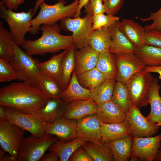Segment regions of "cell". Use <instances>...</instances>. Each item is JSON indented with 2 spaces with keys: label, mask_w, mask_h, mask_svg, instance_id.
<instances>
[{
  "label": "cell",
  "mask_w": 161,
  "mask_h": 161,
  "mask_svg": "<svg viewBox=\"0 0 161 161\" xmlns=\"http://www.w3.org/2000/svg\"><path fill=\"white\" fill-rule=\"evenodd\" d=\"M99 53L89 45L75 50V65L74 70L76 75L96 66Z\"/></svg>",
  "instance_id": "obj_20"
},
{
  "label": "cell",
  "mask_w": 161,
  "mask_h": 161,
  "mask_svg": "<svg viewBox=\"0 0 161 161\" xmlns=\"http://www.w3.org/2000/svg\"><path fill=\"white\" fill-rule=\"evenodd\" d=\"M18 79L16 73L10 62L0 58V82H6Z\"/></svg>",
  "instance_id": "obj_39"
},
{
  "label": "cell",
  "mask_w": 161,
  "mask_h": 161,
  "mask_svg": "<svg viewBox=\"0 0 161 161\" xmlns=\"http://www.w3.org/2000/svg\"><path fill=\"white\" fill-rule=\"evenodd\" d=\"M40 161H59V158L58 155L53 151H50L47 154L44 155Z\"/></svg>",
  "instance_id": "obj_45"
},
{
  "label": "cell",
  "mask_w": 161,
  "mask_h": 161,
  "mask_svg": "<svg viewBox=\"0 0 161 161\" xmlns=\"http://www.w3.org/2000/svg\"><path fill=\"white\" fill-rule=\"evenodd\" d=\"M102 0H89L84 6L86 14L93 15L104 13L105 10Z\"/></svg>",
  "instance_id": "obj_41"
},
{
  "label": "cell",
  "mask_w": 161,
  "mask_h": 161,
  "mask_svg": "<svg viewBox=\"0 0 161 161\" xmlns=\"http://www.w3.org/2000/svg\"><path fill=\"white\" fill-rule=\"evenodd\" d=\"M66 104L61 98L48 99L41 109L30 114L48 124H52L63 115Z\"/></svg>",
  "instance_id": "obj_19"
},
{
  "label": "cell",
  "mask_w": 161,
  "mask_h": 161,
  "mask_svg": "<svg viewBox=\"0 0 161 161\" xmlns=\"http://www.w3.org/2000/svg\"><path fill=\"white\" fill-rule=\"evenodd\" d=\"M87 142L82 147L94 161H114L112 150L108 142L101 141L100 144H97Z\"/></svg>",
  "instance_id": "obj_28"
},
{
  "label": "cell",
  "mask_w": 161,
  "mask_h": 161,
  "mask_svg": "<svg viewBox=\"0 0 161 161\" xmlns=\"http://www.w3.org/2000/svg\"><path fill=\"white\" fill-rule=\"evenodd\" d=\"M134 137L131 134L120 140L108 142L115 161H127L129 160Z\"/></svg>",
  "instance_id": "obj_31"
},
{
  "label": "cell",
  "mask_w": 161,
  "mask_h": 161,
  "mask_svg": "<svg viewBox=\"0 0 161 161\" xmlns=\"http://www.w3.org/2000/svg\"><path fill=\"white\" fill-rule=\"evenodd\" d=\"M161 86L155 78L151 86L149 95L148 104L150 105V111L145 117L151 122L161 126V97L159 91Z\"/></svg>",
  "instance_id": "obj_24"
},
{
  "label": "cell",
  "mask_w": 161,
  "mask_h": 161,
  "mask_svg": "<svg viewBox=\"0 0 161 161\" xmlns=\"http://www.w3.org/2000/svg\"><path fill=\"white\" fill-rule=\"evenodd\" d=\"M104 0H102L103 1Z\"/></svg>",
  "instance_id": "obj_55"
},
{
  "label": "cell",
  "mask_w": 161,
  "mask_h": 161,
  "mask_svg": "<svg viewBox=\"0 0 161 161\" xmlns=\"http://www.w3.org/2000/svg\"><path fill=\"white\" fill-rule=\"evenodd\" d=\"M14 48V55L9 62L16 73L18 79L37 87V77L39 73L37 66L38 61L15 43Z\"/></svg>",
  "instance_id": "obj_5"
},
{
  "label": "cell",
  "mask_w": 161,
  "mask_h": 161,
  "mask_svg": "<svg viewBox=\"0 0 161 161\" xmlns=\"http://www.w3.org/2000/svg\"><path fill=\"white\" fill-rule=\"evenodd\" d=\"M143 22L152 21L153 23L150 25H147L144 27L146 32L151 30H161V7L157 12L151 13L149 16L146 18L136 17Z\"/></svg>",
  "instance_id": "obj_40"
},
{
  "label": "cell",
  "mask_w": 161,
  "mask_h": 161,
  "mask_svg": "<svg viewBox=\"0 0 161 161\" xmlns=\"http://www.w3.org/2000/svg\"><path fill=\"white\" fill-rule=\"evenodd\" d=\"M134 54L147 66H161V47L145 44L135 47Z\"/></svg>",
  "instance_id": "obj_29"
},
{
  "label": "cell",
  "mask_w": 161,
  "mask_h": 161,
  "mask_svg": "<svg viewBox=\"0 0 161 161\" xmlns=\"http://www.w3.org/2000/svg\"><path fill=\"white\" fill-rule=\"evenodd\" d=\"M97 103L92 98L73 101L66 104L63 116L66 118L77 120L96 112Z\"/></svg>",
  "instance_id": "obj_17"
},
{
  "label": "cell",
  "mask_w": 161,
  "mask_h": 161,
  "mask_svg": "<svg viewBox=\"0 0 161 161\" xmlns=\"http://www.w3.org/2000/svg\"><path fill=\"white\" fill-rule=\"evenodd\" d=\"M89 0H79L78 4L76 9L74 18H77L80 16L81 9L83 7H84L85 4Z\"/></svg>",
  "instance_id": "obj_48"
},
{
  "label": "cell",
  "mask_w": 161,
  "mask_h": 161,
  "mask_svg": "<svg viewBox=\"0 0 161 161\" xmlns=\"http://www.w3.org/2000/svg\"><path fill=\"white\" fill-rule=\"evenodd\" d=\"M101 133V141L107 142L122 139L131 134L126 119L120 123H102Z\"/></svg>",
  "instance_id": "obj_22"
},
{
  "label": "cell",
  "mask_w": 161,
  "mask_h": 161,
  "mask_svg": "<svg viewBox=\"0 0 161 161\" xmlns=\"http://www.w3.org/2000/svg\"><path fill=\"white\" fill-rule=\"evenodd\" d=\"M120 21H115L108 28L112 38L108 50L115 55L124 53L134 54L135 47L120 30Z\"/></svg>",
  "instance_id": "obj_16"
},
{
  "label": "cell",
  "mask_w": 161,
  "mask_h": 161,
  "mask_svg": "<svg viewBox=\"0 0 161 161\" xmlns=\"http://www.w3.org/2000/svg\"><path fill=\"white\" fill-rule=\"evenodd\" d=\"M75 50L74 46L69 49L62 61L61 78L58 83L62 91L68 86L75 68Z\"/></svg>",
  "instance_id": "obj_30"
},
{
  "label": "cell",
  "mask_w": 161,
  "mask_h": 161,
  "mask_svg": "<svg viewBox=\"0 0 161 161\" xmlns=\"http://www.w3.org/2000/svg\"><path fill=\"white\" fill-rule=\"evenodd\" d=\"M151 73L143 69L126 84L131 102L140 109L148 104L149 94L155 78Z\"/></svg>",
  "instance_id": "obj_6"
},
{
  "label": "cell",
  "mask_w": 161,
  "mask_h": 161,
  "mask_svg": "<svg viewBox=\"0 0 161 161\" xmlns=\"http://www.w3.org/2000/svg\"><path fill=\"white\" fill-rule=\"evenodd\" d=\"M79 0H75L66 5L64 0H61L51 5L42 0L39 6L40 10L38 14L31 21V27L29 32L35 34L38 33L43 24H53L65 18H74Z\"/></svg>",
  "instance_id": "obj_3"
},
{
  "label": "cell",
  "mask_w": 161,
  "mask_h": 161,
  "mask_svg": "<svg viewBox=\"0 0 161 161\" xmlns=\"http://www.w3.org/2000/svg\"><path fill=\"white\" fill-rule=\"evenodd\" d=\"M111 101L118 105L126 114L128 112L131 101L126 84L116 81Z\"/></svg>",
  "instance_id": "obj_37"
},
{
  "label": "cell",
  "mask_w": 161,
  "mask_h": 161,
  "mask_svg": "<svg viewBox=\"0 0 161 161\" xmlns=\"http://www.w3.org/2000/svg\"><path fill=\"white\" fill-rule=\"evenodd\" d=\"M161 148V134L149 137H134L130 160H155Z\"/></svg>",
  "instance_id": "obj_11"
},
{
  "label": "cell",
  "mask_w": 161,
  "mask_h": 161,
  "mask_svg": "<svg viewBox=\"0 0 161 161\" xmlns=\"http://www.w3.org/2000/svg\"><path fill=\"white\" fill-rule=\"evenodd\" d=\"M69 161H94L82 147L75 150L70 157Z\"/></svg>",
  "instance_id": "obj_44"
},
{
  "label": "cell",
  "mask_w": 161,
  "mask_h": 161,
  "mask_svg": "<svg viewBox=\"0 0 161 161\" xmlns=\"http://www.w3.org/2000/svg\"><path fill=\"white\" fill-rule=\"evenodd\" d=\"M61 98L66 104L75 100H88L91 98V91L80 85L74 70L69 83L62 92Z\"/></svg>",
  "instance_id": "obj_23"
},
{
  "label": "cell",
  "mask_w": 161,
  "mask_h": 161,
  "mask_svg": "<svg viewBox=\"0 0 161 161\" xmlns=\"http://www.w3.org/2000/svg\"><path fill=\"white\" fill-rule=\"evenodd\" d=\"M146 72L150 73L155 72L159 74V78L161 80V66H146L144 69Z\"/></svg>",
  "instance_id": "obj_47"
},
{
  "label": "cell",
  "mask_w": 161,
  "mask_h": 161,
  "mask_svg": "<svg viewBox=\"0 0 161 161\" xmlns=\"http://www.w3.org/2000/svg\"><path fill=\"white\" fill-rule=\"evenodd\" d=\"M116 79H106L92 90L91 98L97 103L111 101Z\"/></svg>",
  "instance_id": "obj_34"
},
{
  "label": "cell",
  "mask_w": 161,
  "mask_h": 161,
  "mask_svg": "<svg viewBox=\"0 0 161 161\" xmlns=\"http://www.w3.org/2000/svg\"><path fill=\"white\" fill-rule=\"evenodd\" d=\"M86 141V140L80 137H77L68 142L59 140L48 150L55 152L58 155L60 161H67L73 152Z\"/></svg>",
  "instance_id": "obj_26"
},
{
  "label": "cell",
  "mask_w": 161,
  "mask_h": 161,
  "mask_svg": "<svg viewBox=\"0 0 161 161\" xmlns=\"http://www.w3.org/2000/svg\"><path fill=\"white\" fill-rule=\"evenodd\" d=\"M78 81L84 88L92 90L106 79L95 67L76 75Z\"/></svg>",
  "instance_id": "obj_35"
},
{
  "label": "cell",
  "mask_w": 161,
  "mask_h": 161,
  "mask_svg": "<svg viewBox=\"0 0 161 161\" xmlns=\"http://www.w3.org/2000/svg\"><path fill=\"white\" fill-rule=\"evenodd\" d=\"M119 17L104 13L93 15L92 27L93 31L100 29L103 27L108 28L113 23L119 20Z\"/></svg>",
  "instance_id": "obj_38"
},
{
  "label": "cell",
  "mask_w": 161,
  "mask_h": 161,
  "mask_svg": "<svg viewBox=\"0 0 161 161\" xmlns=\"http://www.w3.org/2000/svg\"><path fill=\"white\" fill-rule=\"evenodd\" d=\"M6 119L5 112V107L0 105V121L4 120Z\"/></svg>",
  "instance_id": "obj_49"
},
{
  "label": "cell",
  "mask_w": 161,
  "mask_h": 161,
  "mask_svg": "<svg viewBox=\"0 0 161 161\" xmlns=\"http://www.w3.org/2000/svg\"><path fill=\"white\" fill-rule=\"evenodd\" d=\"M77 120L67 119L63 116L48 124L46 135L56 136L61 140L68 141L77 137Z\"/></svg>",
  "instance_id": "obj_15"
},
{
  "label": "cell",
  "mask_w": 161,
  "mask_h": 161,
  "mask_svg": "<svg viewBox=\"0 0 161 161\" xmlns=\"http://www.w3.org/2000/svg\"><path fill=\"white\" fill-rule=\"evenodd\" d=\"M59 140L58 137L51 134L39 138L32 135L24 138L17 161H40L46 151Z\"/></svg>",
  "instance_id": "obj_8"
},
{
  "label": "cell",
  "mask_w": 161,
  "mask_h": 161,
  "mask_svg": "<svg viewBox=\"0 0 161 161\" xmlns=\"http://www.w3.org/2000/svg\"><path fill=\"white\" fill-rule=\"evenodd\" d=\"M124 0H104L103 3L106 14L114 16L122 7Z\"/></svg>",
  "instance_id": "obj_42"
},
{
  "label": "cell",
  "mask_w": 161,
  "mask_h": 161,
  "mask_svg": "<svg viewBox=\"0 0 161 161\" xmlns=\"http://www.w3.org/2000/svg\"><path fill=\"white\" fill-rule=\"evenodd\" d=\"M68 49L53 55L46 61L38 62L37 66L39 73L51 77L58 83L61 78L62 61Z\"/></svg>",
  "instance_id": "obj_25"
},
{
  "label": "cell",
  "mask_w": 161,
  "mask_h": 161,
  "mask_svg": "<svg viewBox=\"0 0 161 161\" xmlns=\"http://www.w3.org/2000/svg\"><path fill=\"white\" fill-rule=\"evenodd\" d=\"M48 99L37 87L22 81L1 88L0 105L30 114L41 109Z\"/></svg>",
  "instance_id": "obj_1"
},
{
  "label": "cell",
  "mask_w": 161,
  "mask_h": 161,
  "mask_svg": "<svg viewBox=\"0 0 161 161\" xmlns=\"http://www.w3.org/2000/svg\"><path fill=\"white\" fill-rule=\"evenodd\" d=\"M92 16V14H88L83 18L66 17L60 21L61 29L72 32V36L75 49H80L88 45L89 37L93 31Z\"/></svg>",
  "instance_id": "obj_7"
},
{
  "label": "cell",
  "mask_w": 161,
  "mask_h": 161,
  "mask_svg": "<svg viewBox=\"0 0 161 161\" xmlns=\"http://www.w3.org/2000/svg\"><path fill=\"white\" fill-rule=\"evenodd\" d=\"M120 30L135 47L145 44L146 32L145 28L132 20L124 19L120 21Z\"/></svg>",
  "instance_id": "obj_21"
},
{
  "label": "cell",
  "mask_w": 161,
  "mask_h": 161,
  "mask_svg": "<svg viewBox=\"0 0 161 161\" xmlns=\"http://www.w3.org/2000/svg\"><path fill=\"white\" fill-rule=\"evenodd\" d=\"M0 161H16L15 159L10 155H5L0 160Z\"/></svg>",
  "instance_id": "obj_50"
},
{
  "label": "cell",
  "mask_w": 161,
  "mask_h": 161,
  "mask_svg": "<svg viewBox=\"0 0 161 161\" xmlns=\"http://www.w3.org/2000/svg\"><path fill=\"white\" fill-rule=\"evenodd\" d=\"M96 67L106 79H116L118 69L115 55L106 50L99 53Z\"/></svg>",
  "instance_id": "obj_27"
},
{
  "label": "cell",
  "mask_w": 161,
  "mask_h": 161,
  "mask_svg": "<svg viewBox=\"0 0 161 161\" xmlns=\"http://www.w3.org/2000/svg\"><path fill=\"white\" fill-rule=\"evenodd\" d=\"M25 130L6 119L0 121V145L17 161Z\"/></svg>",
  "instance_id": "obj_10"
},
{
  "label": "cell",
  "mask_w": 161,
  "mask_h": 161,
  "mask_svg": "<svg viewBox=\"0 0 161 161\" xmlns=\"http://www.w3.org/2000/svg\"><path fill=\"white\" fill-rule=\"evenodd\" d=\"M4 151V150L1 147L0 148V160L5 155Z\"/></svg>",
  "instance_id": "obj_51"
},
{
  "label": "cell",
  "mask_w": 161,
  "mask_h": 161,
  "mask_svg": "<svg viewBox=\"0 0 161 161\" xmlns=\"http://www.w3.org/2000/svg\"><path fill=\"white\" fill-rule=\"evenodd\" d=\"M4 107L6 119L10 122L28 131L36 138H41L46 135L48 124L32 114Z\"/></svg>",
  "instance_id": "obj_9"
},
{
  "label": "cell",
  "mask_w": 161,
  "mask_h": 161,
  "mask_svg": "<svg viewBox=\"0 0 161 161\" xmlns=\"http://www.w3.org/2000/svg\"><path fill=\"white\" fill-rule=\"evenodd\" d=\"M41 36L35 40H26L21 45L25 52L31 55L55 53L74 46L72 35L60 34V26L55 24H44L40 27Z\"/></svg>",
  "instance_id": "obj_2"
},
{
  "label": "cell",
  "mask_w": 161,
  "mask_h": 161,
  "mask_svg": "<svg viewBox=\"0 0 161 161\" xmlns=\"http://www.w3.org/2000/svg\"><path fill=\"white\" fill-rule=\"evenodd\" d=\"M57 0V1H61V0Z\"/></svg>",
  "instance_id": "obj_54"
},
{
  "label": "cell",
  "mask_w": 161,
  "mask_h": 161,
  "mask_svg": "<svg viewBox=\"0 0 161 161\" xmlns=\"http://www.w3.org/2000/svg\"><path fill=\"white\" fill-rule=\"evenodd\" d=\"M111 42V35L108 28L106 27L93 31L88 41V45L99 53L108 50Z\"/></svg>",
  "instance_id": "obj_33"
},
{
  "label": "cell",
  "mask_w": 161,
  "mask_h": 161,
  "mask_svg": "<svg viewBox=\"0 0 161 161\" xmlns=\"http://www.w3.org/2000/svg\"><path fill=\"white\" fill-rule=\"evenodd\" d=\"M37 80V87L48 99L61 98L63 91L57 81L39 72Z\"/></svg>",
  "instance_id": "obj_32"
},
{
  "label": "cell",
  "mask_w": 161,
  "mask_h": 161,
  "mask_svg": "<svg viewBox=\"0 0 161 161\" xmlns=\"http://www.w3.org/2000/svg\"><path fill=\"white\" fill-rule=\"evenodd\" d=\"M25 1V0H17V4L19 6V5L23 4Z\"/></svg>",
  "instance_id": "obj_53"
},
{
  "label": "cell",
  "mask_w": 161,
  "mask_h": 161,
  "mask_svg": "<svg viewBox=\"0 0 161 161\" xmlns=\"http://www.w3.org/2000/svg\"><path fill=\"white\" fill-rule=\"evenodd\" d=\"M126 114L131 134L134 138L153 136L159 130L160 126L147 119L140 109L131 102Z\"/></svg>",
  "instance_id": "obj_12"
},
{
  "label": "cell",
  "mask_w": 161,
  "mask_h": 161,
  "mask_svg": "<svg viewBox=\"0 0 161 161\" xmlns=\"http://www.w3.org/2000/svg\"><path fill=\"white\" fill-rule=\"evenodd\" d=\"M155 160L157 161H161V148L158 155L157 157Z\"/></svg>",
  "instance_id": "obj_52"
},
{
  "label": "cell",
  "mask_w": 161,
  "mask_h": 161,
  "mask_svg": "<svg viewBox=\"0 0 161 161\" xmlns=\"http://www.w3.org/2000/svg\"><path fill=\"white\" fill-rule=\"evenodd\" d=\"M96 114L103 123H120L126 119L123 110L112 101L97 104Z\"/></svg>",
  "instance_id": "obj_18"
},
{
  "label": "cell",
  "mask_w": 161,
  "mask_h": 161,
  "mask_svg": "<svg viewBox=\"0 0 161 161\" xmlns=\"http://www.w3.org/2000/svg\"><path fill=\"white\" fill-rule=\"evenodd\" d=\"M145 44L161 47V30L146 32Z\"/></svg>",
  "instance_id": "obj_43"
},
{
  "label": "cell",
  "mask_w": 161,
  "mask_h": 161,
  "mask_svg": "<svg viewBox=\"0 0 161 161\" xmlns=\"http://www.w3.org/2000/svg\"><path fill=\"white\" fill-rule=\"evenodd\" d=\"M35 11L30 9L27 12H16L7 9L0 1V17L5 20L10 29V32L14 43L20 46L25 42L24 36L31 27V21Z\"/></svg>",
  "instance_id": "obj_4"
},
{
  "label": "cell",
  "mask_w": 161,
  "mask_h": 161,
  "mask_svg": "<svg viewBox=\"0 0 161 161\" xmlns=\"http://www.w3.org/2000/svg\"><path fill=\"white\" fill-rule=\"evenodd\" d=\"M102 123L96 113L86 116L77 121V137L87 141L100 144L101 142Z\"/></svg>",
  "instance_id": "obj_14"
},
{
  "label": "cell",
  "mask_w": 161,
  "mask_h": 161,
  "mask_svg": "<svg viewBox=\"0 0 161 161\" xmlns=\"http://www.w3.org/2000/svg\"><path fill=\"white\" fill-rule=\"evenodd\" d=\"M117 69V81L126 84L136 73L146 66L135 54L115 55Z\"/></svg>",
  "instance_id": "obj_13"
},
{
  "label": "cell",
  "mask_w": 161,
  "mask_h": 161,
  "mask_svg": "<svg viewBox=\"0 0 161 161\" xmlns=\"http://www.w3.org/2000/svg\"><path fill=\"white\" fill-rule=\"evenodd\" d=\"M1 1L7 9L10 10H16L18 6L17 4V0H1Z\"/></svg>",
  "instance_id": "obj_46"
},
{
  "label": "cell",
  "mask_w": 161,
  "mask_h": 161,
  "mask_svg": "<svg viewBox=\"0 0 161 161\" xmlns=\"http://www.w3.org/2000/svg\"><path fill=\"white\" fill-rule=\"evenodd\" d=\"M15 43L10 32L0 24V58L10 61L14 55Z\"/></svg>",
  "instance_id": "obj_36"
}]
</instances>
